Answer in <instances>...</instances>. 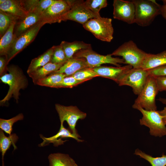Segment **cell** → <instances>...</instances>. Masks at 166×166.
<instances>
[{
    "mask_svg": "<svg viewBox=\"0 0 166 166\" xmlns=\"http://www.w3.org/2000/svg\"><path fill=\"white\" fill-rule=\"evenodd\" d=\"M6 73L1 76V82L9 86L7 94L3 99L0 101V104H5L13 97L17 102L19 99V91L24 89L28 85V80L22 70L18 66L15 65L7 66Z\"/></svg>",
    "mask_w": 166,
    "mask_h": 166,
    "instance_id": "obj_1",
    "label": "cell"
},
{
    "mask_svg": "<svg viewBox=\"0 0 166 166\" xmlns=\"http://www.w3.org/2000/svg\"><path fill=\"white\" fill-rule=\"evenodd\" d=\"M135 9L134 23L142 26H149L160 14V5L155 0H133Z\"/></svg>",
    "mask_w": 166,
    "mask_h": 166,
    "instance_id": "obj_2",
    "label": "cell"
},
{
    "mask_svg": "<svg viewBox=\"0 0 166 166\" xmlns=\"http://www.w3.org/2000/svg\"><path fill=\"white\" fill-rule=\"evenodd\" d=\"M132 107L142 114V117L140 120V124L149 128L150 135L160 137L166 135V125L158 111L147 110L135 103Z\"/></svg>",
    "mask_w": 166,
    "mask_h": 166,
    "instance_id": "obj_3",
    "label": "cell"
},
{
    "mask_svg": "<svg viewBox=\"0 0 166 166\" xmlns=\"http://www.w3.org/2000/svg\"><path fill=\"white\" fill-rule=\"evenodd\" d=\"M147 53L139 49L132 41L130 40L123 44L111 54L122 57L125 64L138 69L141 68Z\"/></svg>",
    "mask_w": 166,
    "mask_h": 166,
    "instance_id": "obj_4",
    "label": "cell"
},
{
    "mask_svg": "<svg viewBox=\"0 0 166 166\" xmlns=\"http://www.w3.org/2000/svg\"><path fill=\"white\" fill-rule=\"evenodd\" d=\"M111 18H93L83 25L84 28L92 33L97 39L110 42L113 38V28Z\"/></svg>",
    "mask_w": 166,
    "mask_h": 166,
    "instance_id": "obj_5",
    "label": "cell"
},
{
    "mask_svg": "<svg viewBox=\"0 0 166 166\" xmlns=\"http://www.w3.org/2000/svg\"><path fill=\"white\" fill-rule=\"evenodd\" d=\"M159 91L155 77L149 75L144 87L134 103L147 110H156L155 98Z\"/></svg>",
    "mask_w": 166,
    "mask_h": 166,
    "instance_id": "obj_6",
    "label": "cell"
},
{
    "mask_svg": "<svg viewBox=\"0 0 166 166\" xmlns=\"http://www.w3.org/2000/svg\"><path fill=\"white\" fill-rule=\"evenodd\" d=\"M73 57L85 58L89 68L93 69L101 66L105 64H110L121 67L119 64H125L123 58L114 57L111 54L106 55L100 54L92 50V48L81 49L77 52Z\"/></svg>",
    "mask_w": 166,
    "mask_h": 166,
    "instance_id": "obj_7",
    "label": "cell"
},
{
    "mask_svg": "<svg viewBox=\"0 0 166 166\" xmlns=\"http://www.w3.org/2000/svg\"><path fill=\"white\" fill-rule=\"evenodd\" d=\"M55 107L61 124H63L64 121H66L72 133L77 138L81 137L76 128V124L79 120L84 119L86 117V113L81 111L76 106H65L56 104Z\"/></svg>",
    "mask_w": 166,
    "mask_h": 166,
    "instance_id": "obj_8",
    "label": "cell"
},
{
    "mask_svg": "<svg viewBox=\"0 0 166 166\" xmlns=\"http://www.w3.org/2000/svg\"><path fill=\"white\" fill-rule=\"evenodd\" d=\"M148 75L147 70L141 68H132L120 80L118 84L119 86H130L134 93L138 95L144 87Z\"/></svg>",
    "mask_w": 166,
    "mask_h": 166,
    "instance_id": "obj_9",
    "label": "cell"
},
{
    "mask_svg": "<svg viewBox=\"0 0 166 166\" xmlns=\"http://www.w3.org/2000/svg\"><path fill=\"white\" fill-rule=\"evenodd\" d=\"M101 17L89 9L85 5L84 1L71 0L70 10L62 18L61 21L70 20L83 25L90 19Z\"/></svg>",
    "mask_w": 166,
    "mask_h": 166,
    "instance_id": "obj_10",
    "label": "cell"
},
{
    "mask_svg": "<svg viewBox=\"0 0 166 166\" xmlns=\"http://www.w3.org/2000/svg\"><path fill=\"white\" fill-rule=\"evenodd\" d=\"M45 24L44 21L41 22L16 38L6 56L7 64L18 53L33 41L40 30Z\"/></svg>",
    "mask_w": 166,
    "mask_h": 166,
    "instance_id": "obj_11",
    "label": "cell"
},
{
    "mask_svg": "<svg viewBox=\"0 0 166 166\" xmlns=\"http://www.w3.org/2000/svg\"><path fill=\"white\" fill-rule=\"evenodd\" d=\"M71 0H55L52 5L41 15L46 24L61 22L62 18L70 10Z\"/></svg>",
    "mask_w": 166,
    "mask_h": 166,
    "instance_id": "obj_12",
    "label": "cell"
},
{
    "mask_svg": "<svg viewBox=\"0 0 166 166\" xmlns=\"http://www.w3.org/2000/svg\"><path fill=\"white\" fill-rule=\"evenodd\" d=\"M113 6V17L114 19L128 24L134 23L135 9L132 1L114 0Z\"/></svg>",
    "mask_w": 166,
    "mask_h": 166,
    "instance_id": "obj_13",
    "label": "cell"
},
{
    "mask_svg": "<svg viewBox=\"0 0 166 166\" xmlns=\"http://www.w3.org/2000/svg\"><path fill=\"white\" fill-rule=\"evenodd\" d=\"M132 67L127 65L122 67L100 66L93 68L99 76L113 80L117 83Z\"/></svg>",
    "mask_w": 166,
    "mask_h": 166,
    "instance_id": "obj_14",
    "label": "cell"
},
{
    "mask_svg": "<svg viewBox=\"0 0 166 166\" xmlns=\"http://www.w3.org/2000/svg\"><path fill=\"white\" fill-rule=\"evenodd\" d=\"M42 21L41 15L34 12H29L25 17L17 21L14 33L17 38Z\"/></svg>",
    "mask_w": 166,
    "mask_h": 166,
    "instance_id": "obj_15",
    "label": "cell"
},
{
    "mask_svg": "<svg viewBox=\"0 0 166 166\" xmlns=\"http://www.w3.org/2000/svg\"><path fill=\"white\" fill-rule=\"evenodd\" d=\"M40 137L43 140V142L39 144V147H44L50 143H53L55 146H58L64 144L67 140H63L62 138H70L75 139L78 142H82L83 140H80L74 135L69 129L65 128L63 124H61L59 131L55 135L49 137H45L42 135Z\"/></svg>",
    "mask_w": 166,
    "mask_h": 166,
    "instance_id": "obj_16",
    "label": "cell"
},
{
    "mask_svg": "<svg viewBox=\"0 0 166 166\" xmlns=\"http://www.w3.org/2000/svg\"><path fill=\"white\" fill-rule=\"evenodd\" d=\"M88 68L89 66L85 58L73 57L68 59L58 70L53 73H62L66 76H71L77 71Z\"/></svg>",
    "mask_w": 166,
    "mask_h": 166,
    "instance_id": "obj_17",
    "label": "cell"
},
{
    "mask_svg": "<svg viewBox=\"0 0 166 166\" xmlns=\"http://www.w3.org/2000/svg\"><path fill=\"white\" fill-rule=\"evenodd\" d=\"M0 10L11 15L18 20L24 18L29 13L22 6L19 0H6L0 4Z\"/></svg>",
    "mask_w": 166,
    "mask_h": 166,
    "instance_id": "obj_18",
    "label": "cell"
},
{
    "mask_svg": "<svg viewBox=\"0 0 166 166\" xmlns=\"http://www.w3.org/2000/svg\"><path fill=\"white\" fill-rule=\"evenodd\" d=\"M166 65V50L156 54L148 53L141 68L146 70Z\"/></svg>",
    "mask_w": 166,
    "mask_h": 166,
    "instance_id": "obj_19",
    "label": "cell"
},
{
    "mask_svg": "<svg viewBox=\"0 0 166 166\" xmlns=\"http://www.w3.org/2000/svg\"><path fill=\"white\" fill-rule=\"evenodd\" d=\"M17 21L13 22L9 29L1 38L0 40V56H6L17 38L14 33V29Z\"/></svg>",
    "mask_w": 166,
    "mask_h": 166,
    "instance_id": "obj_20",
    "label": "cell"
},
{
    "mask_svg": "<svg viewBox=\"0 0 166 166\" xmlns=\"http://www.w3.org/2000/svg\"><path fill=\"white\" fill-rule=\"evenodd\" d=\"M64 63L55 64L50 62L28 75L32 79L34 84H36L39 80L58 70Z\"/></svg>",
    "mask_w": 166,
    "mask_h": 166,
    "instance_id": "obj_21",
    "label": "cell"
},
{
    "mask_svg": "<svg viewBox=\"0 0 166 166\" xmlns=\"http://www.w3.org/2000/svg\"><path fill=\"white\" fill-rule=\"evenodd\" d=\"M53 51V46L43 53L33 59L27 69V74H29L51 62Z\"/></svg>",
    "mask_w": 166,
    "mask_h": 166,
    "instance_id": "obj_22",
    "label": "cell"
},
{
    "mask_svg": "<svg viewBox=\"0 0 166 166\" xmlns=\"http://www.w3.org/2000/svg\"><path fill=\"white\" fill-rule=\"evenodd\" d=\"M60 45L62 46L68 60L73 57L74 54L80 50L92 48L90 44L83 41H75L70 42L62 41Z\"/></svg>",
    "mask_w": 166,
    "mask_h": 166,
    "instance_id": "obj_23",
    "label": "cell"
},
{
    "mask_svg": "<svg viewBox=\"0 0 166 166\" xmlns=\"http://www.w3.org/2000/svg\"><path fill=\"white\" fill-rule=\"evenodd\" d=\"M48 159L49 166H78L74 160L68 154L52 153L49 155Z\"/></svg>",
    "mask_w": 166,
    "mask_h": 166,
    "instance_id": "obj_24",
    "label": "cell"
},
{
    "mask_svg": "<svg viewBox=\"0 0 166 166\" xmlns=\"http://www.w3.org/2000/svg\"><path fill=\"white\" fill-rule=\"evenodd\" d=\"M18 137L15 133L11 134L8 136H6L4 131L1 129L0 130V150L2 153V166H4V158L5 153L9 149L11 145L14 148V150L17 147L15 143L18 139Z\"/></svg>",
    "mask_w": 166,
    "mask_h": 166,
    "instance_id": "obj_25",
    "label": "cell"
},
{
    "mask_svg": "<svg viewBox=\"0 0 166 166\" xmlns=\"http://www.w3.org/2000/svg\"><path fill=\"white\" fill-rule=\"evenodd\" d=\"M66 75L64 73H53L38 81L36 85H39L57 88V86Z\"/></svg>",
    "mask_w": 166,
    "mask_h": 166,
    "instance_id": "obj_26",
    "label": "cell"
},
{
    "mask_svg": "<svg viewBox=\"0 0 166 166\" xmlns=\"http://www.w3.org/2000/svg\"><path fill=\"white\" fill-rule=\"evenodd\" d=\"M134 154L148 162L152 166H166V155L163 154L161 156L154 157L138 148L135 150Z\"/></svg>",
    "mask_w": 166,
    "mask_h": 166,
    "instance_id": "obj_27",
    "label": "cell"
},
{
    "mask_svg": "<svg viewBox=\"0 0 166 166\" xmlns=\"http://www.w3.org/2000/svg\"><path fill=\"white\" fill-rule=\"evenodd\" d=\"M18 20L11 15L0 10V36L2 37L12 23Z\"/></svg>",
    "mask_w": 166,
    "mask_h": 166,
    "instance_id": "obj_28",
    "label": "cell"
},
{
    "mask_svg": "<svg viewBox=\"0 0 166 166\" xmlns=\"http://www.w3.org/2000/svg\"><path fill=\"white\" fill-rule=\"evenodd\" d=\"M24 115L20 113L11 118L6 120L0 119V128L6 133L10 135L12 131V126L14 124L19 121L23 120Z\"/></svg>",
    "mask_w": 166,
    "mask_h": 166,
    "instance_id": "obj_29",
    "label": "cell"
},
{
    "mask_svg": "<svg viewBox=\"0 0 166 166\" xmlns=\"http://www.w3.org/2000/svg\"><path fill=\"white\" fill-rule=\"evenodd\" d=\"M84 3L89 9L99 17H101L99 14L100 10L108 5L106 0H87L84 1Z\"/></svg>",
    "mask_w": 166,
    "mask_h": 166,
    "instance_id": "obj_30",
    "label": "cell"
},
{
    "mask_svg": "<svg viewBox=\"0 0 166 166\" xmlns=\"http://www.w3.org/2000/svg\"><path fill=\"white\" fill-rule=\"evenodd\" d=\"M77 80L83 81L89 80L99 76L93 70L89 68L80 70L72 75Z\"/></svg>",
    "mask_w": 166,
    "mask_h": 166,
    "instance_id": "obj_31",
    "label": "cell"
},
{
    "mask_svg": "<svg viewBox=\"0 0 166 166\" xmlns=\"http://www.w3.org/2000/svg\"><path fill=\"white\" fill-rule=\"evenodd\" d=\"M53 46V51L51 62L55 64L65 63L68 59L62 46L60 45Z\"/></svg>",
    "mask_w": 166,
    "mask_h": 166,
    "instance_id": "obj_32",
    "label": "cell"
},
{
    "mask_svg": "<svg viewBox=\"0 0 166 166\" xmlns=\"http://www.w3.org/2000/svg\"><path fill=\"white\" fill-rule=\"evenodd\" d=\"M84 82V81L77 80L72 76H66L64 77L58 85L57 88H72Z\"/></svg>",
    "mask_w": 166,
    "mask_h": 166,
    "instance_id": "obj_33",
    "label": "cell"
},
{
    "mask_svg": "<svg viewBox=\"0 0 166 166\" xmlns=\"http://www.w3.org/2000/svg\"><path fill=\"white\" fill-rule=\"evenodd\" d=\"M55 1V0H39L34 12L41 15L52 5Z\"/></svg>",
    "mask_w": 166,
    "mask_h": 166,
    "instance_id": "obj_34",
    "label": "cell"
},
{
    "mask_svg": "<svg viewBox=\"0 0 166 166\" xmlns=\"http://www.w3.org/2000/svg\"><path fill=\"white\" fill-rule=\"evenodd\" d=\"M24 9L28 13L34 12L39 0H19Z\"/></svg>",
    "mask_w": 166,
    "mask_h": 166,
    "instance_id": "obj_35",
    "label": "cell"
},
{
    "mask_svg": "<svg viewBox=\"0 0 166 166\" xmlns=\"http://www.w3.org/2000/svg\"><path fill=\"white\" fill-rule=\"evenodd\" d=\"M149 75L153 76L166 75V65L147 70Z\"/></svg>",
    "mask_w": 166,
    "mask_h": 166,
    "instance_id": "obj_36",
    "label": "cell"
},
{
    "mask_svg": "<svg viewBox=\"0 0 166 166\" xmlns=\"http://www.w3.org/2000/svg\"><path fill=\"white\" fill-rule=\"evenodd\" d=\"M159 91H166V75L154 76Z\"/></svg>",
    "mask_w": 166,
    "mask_h": 166,
    "instance_id": "obj_37",
    "label": "cell"
},
{
    "mask_svg": "<svg viewBox=\"0 0 166 166\" xmlns=\"http://www.w3.org/2000/svg\"><path fill=\"white\" fill-rule=\"evenodd\" d=\"M7 60L5 56L0 57V76L6 73L7 67Z\"/></svg>",
    "mask_w": 166,
    "mask_h": 166,
    "instance_id": "obj_38",
    "label": "cell"
},
{
    "mask_svg": "<svg viewBox=\"0 0 166 166\" xmlns=\"http://www.w3.org/2000/svg\"><path fill=\"white\" fill-rule=\"evenodd\" d=\"M160 9L161 14L163 17L166 20V3L163 6H160Z\"/></svg>",
    "mask_w": 166,
    "mask_h": 166,
    "instance_id": "obj_39",
    "label": "cell"
},
{
    "mask_svg": "<svg viewBox=\"0 0 166 166\" xmlns=\"http://www.w3.org/2000/svg\"><path fill=\"white\" fill-rule=\"evenodd\" d=\"M158 111L162 117L164 124L166 125V107H165L163 109Z\"/></svg>",
    "mask_w": 166,
    "mask_h": 166,
    "instance_id": "obj_40",
    "label": "cell"
},
{
    "mask_svg": "<svg viewBox=\"0 0 166 166\" xmlns=\"http://www.w3.org/2000/svg\"><path fill=\"white\" fill-rule=\"evenodd\" d=\"M158 100L163 104L166 105V98L160 97L158 99Z\"/></svg>",
    "mask_w": 166,
    "mask_h": 166,
    "instance_id": "obj_41",
    "label": "cell"
},
{
    "mask_svg": "<svg viewBox=\"0 0 166 166\" xmlns=\"http://www.w3.org/2000/svg\"><path fill=\"white\" fill-rule=\"evenodd\" d=\"M6 0H0V4H2L6 1Z\"/></svg>",
    "mask_w": 166,
    "mask_h": 166,
    "instance_id": "obj_42",
    "label": "cell"
}]
</instances>
